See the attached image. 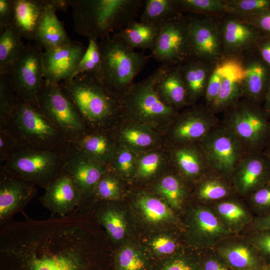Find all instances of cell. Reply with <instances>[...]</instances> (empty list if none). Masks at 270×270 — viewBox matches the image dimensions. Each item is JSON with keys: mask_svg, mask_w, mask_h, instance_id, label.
<instances>
[{"mask_svg": "<svg viewBox=\"0 0 270 270\" xmlns=\"http://www.w3.org/2000/svg\"><path fill=\"white\" fill-rule=\"evenodd\" d=\"M94 214L12 220L0 226V270H108L106 236Z\"/></svg>", "mask_w": 270, "mask_h": 270, "instance_id": "cell-1", "label": "cell"}, {"mask_svg": "<svg viewBox=\"0 0 270 270\" xmlns=\"http://www.w3.org/2000/svg\"><path fill=\"white\" fill-rule=\"evenodd\" d=\"M58 86L76 109L87 130H110L122 122L120 100L96 76L81 74Z\"/></svg>", "mask_w": 270, "mask_h": 270, "instance_id": "cell-2", "label": "cell"}, {"mask_svg": "<svg viewBox=\"0 0 270 270\" xmlns=\"http://www.w3.org/2000/svg\"><path fill=\"white\" fill-rule=\"evenodd\" d=\"M142 0H68L76 32L101 40L137 16Z\"/></svg>", "mask_w": 270, "mask_h": 270, "instance_id": "cell-3", "label": "cell"}, {"mask_svg": "<svg viewBox=\"0 0 270 270\" xmlns=\"http://www.w3.org/2000/svg\"><path fill=\"white\" fill-rule=\"evenodd\" d=\"M168 66L162 64L143 80L134 83L120 99L122 122L148 126L164 136L180 112L163 102L155 86Z\"/></svg>", "mask_w": 270, "mask_h": 270, "instance_id": "cell-4", "label": "cell"}, {"mask_svg": "<svg viewBox=\"0 0 270 270\" xmlns=\"http://www.w3.org/2000/svg\"><path fill=\"white\" fill-rule=\"evenodd\" d=\"M0 126L5 127L20 146L67 154L72 142L42 112L18 98L12 112Z\"/></svg>", "mask_w": 270, "mask_h": 270, "instance_id": "cell-5", "label": "cell"}, {"mask_svg": "<svg viewBox=\"0 0 270 270\" xmlns=\"http://www.w3.org/2000/svg\"><path fill=\"white\" fill-rule=\"evenodd\" d=\"M102 64L96 76L104 87L120 100L150 58L136 52L114 32L98 40Z\"/></svg>", "mask_w": 270, "mask_h": 270, "instance_id": "cell-6", "label": "cell"}, {"mask_svg": "<svg viewBox=\"0 0 270 270\" xmlns=\"http://www.w3.org/2000/svg\"><path fill=\"white\" fill-rule=\"evenodd\" d=\"M222 113L221 124L235 135L246 153L264 152L270 140V120L262 106L243 98Z\"/></svg>", "mask_w": 270, "mask_h": 270, "instance_id": "cell-7", "label": "cell"}, {"mask_svg": "<svg viewBox=\"0 0 270 270\" xmlns=\"http://www.w3.org/2000/svg\"><path fill=\"white\" fill-rule=\"evenodd\" d=\"M67 154L20 146L0 164L45 189L62 172Z\"/></svg>", "mask_w": 270, "mask_h": 270, "instance_id": "cell-8", "label": "cell"}, {"mask_svg": "<svg viewBox=\"0 0 270 270\" xmlns=\"http://www.w3.org/2000/svg\"><path fill=\"white\" fill-rule=\"evenodd\" d=\"M38 99L42 112L72 142L86 132L76 109L58 84L44 80Z\"/></svg>", "mask_w": 270, "mask_h": 270, "instance_id": "cell-9", "label": "cell"}, {"mask_svg": "<svg viewBox=\"0 0 270 270\" xmlns=\"http://www.w3.org/2000/svg\"><path fill=\"white\" fill-rule=\"evenodd\" d=\"M149 56L168 67L182 65L190 58L188 16L178 14L160 23Z\"/></svg>", "mask_w": 270, "mask_h": 270, "instance_id": "cell-10", "label": "cell"}, {"mask_svg": "<svg viewBox=\"0 0 270 270\" xmlns=\"http://www.w3.org/2000/svg\"><path fill=\"white\" fill-rule=\"evenodd\" d=\"M43 52L36 44L26 45L10 74L20 98L40 110L38 96L44 81Z\"/></svg>", "mask_w": 270, "mask_h": 270, "instance_id": "cell-11", "label": "cell"}, {"mask_svg": "<svg viewBox=\"0 0 270 270\" xmlns=\"http://www.w3.org/2000/svg\"><path fill=\"white\" fill-rule=\"evenodd\" d=\"M220 122L204 104L193 105L180 112L165 135L166 146L199 142Z\"/></svg>", "mask_w": 270, "mask_h": 270, "instance_id": "cell-12", "label": "cell"}, {"mask_svg": "<svg viewBox=\"0 0 270 270\" xmlns=\"http://www.w3.org/2000/svg\"><path fill=\"white\" fill-rule=\"evenodd\" d=\"M199 144L210 169L230 179L235 167L246 154L238 138L221 122Z\"/></svg>", "mask_w": 270, "mask_h": 270, "instance_id": "cell-13", "label": "cell"}, {"mask_svg": "<svg viewBox=\"0 0 270 270\" xmlns=\"http://www.w3.org/2000/svg\"><path fill=\"white\" fill-rule=\"evenodd\" d=\"M108 170V167L92 160L73 145L66 154L63 171L71 178L80 192L78 210L90 211L94 190Z\"/></svg>", "mask_w": 270, "mask_h": 270, "instance_id": "cell-14", "label": "cell"}, {"mask_svg": "<svg viewBox=\"0 0 270 270\" xmlns=\"http://www.w3.org/2000/svg\"><path fill=\"white\" fill-rule=\"evenodd\" d=\"M218 18L188 16L190 58L212 63L224 58Z\"/></svg>", "mask_w": 270, "mask_h": 270, "instance_id": "cell-15", "label": "cell"}, {"mask_svg": "<svg viewBox=\"0 0 270 270\" xmlns=\"http://www.w3.org/2000/svg\"><path fill=\"white\" fill-rule=\"evenodd\" d=\"M188 233L192 242L202 250L213 248L224 238L234 235L222 223L213 208L203 204L190 210Z\"/></svg>", "mask_w": 270, "mask_h": 270, "instance_id": "cell-16", "label": "cell"}, {"mask_svg": "<svg viewBox=\"0 0 270 270\" xmlns=\"http://www.w3.org/2000/svg\"><path fill=\"white\" fill-rule=\"evenodd\" d=\"M36 185L6 169L0 164V226L22 212L36 196Z\"/></svg>", "mask_w": 270, "mask_h": 270, "instance_id": "cell-17", "label": "cell"}, {"mask_svg": "<svg viewBox=\"0 0 270 270\" xmlns=\"http://www.w3.org/2000/svg\"><path fill=\"white\" fill-rule=\"evenodd\" d=\"M230 180L236 194L244 198L270 182V160L264 152L246 153L235 167Z\"/></svg>", "mask_w": 270, "mask_h": 270, "instance_id": "cell-18", "label": "cell"}, {"mask_svg": "<svg viewBox=\"0 0 270 270\" xmlns=\"http://www.w3.org/2000/svg\"><path fill=\"white\" fill-rule=\"evenodd\" d=\"M86 48L70 40L58 47L44 50V80L55 84L71 78Z\"/></svg>", "mask_w": 270, "mask_h": 270, "instance_id": "cell-19", "label": "cell"}, {"mask_svg": "<svg viewBox=\"0 0 270 270\" xmlns=\"http://www.w3.org/2000/svg\"><path fill=\"white\" fill-rule=\"evenodd\" d=\"M218 21L224 58L238 57L254 49L262 34L231 14L218 18Z\"/></svg>", "mask_w": 270, "mask_h": 270, "instance_id": "cell-20", "label": "cell"}, {"mask_svg": "<svg viewBox=\"0 0 270 270\" xmlns=\"http://www.w3.org/2000/svg\"><path fill=\"white\" fill-rule=\"evenodd\" d=\"M172 168L193 186L212 170L199 142L166 146Z\"/></svg>", "mask_w": 270, "mask_h": 270, "instance_id": "cell-21", "label": "cell"}, {"mask_svg": "<svg viewBox=\"0 0 270 270\" xmlns=\"http://www.w3.org/2000/svg\"><path fill=\"white\" fill-rule=\"evenodd\" d=\"M238 57L242 74L244 98L262 106L270 84V68L255 48Z\"/></svg>", "mask_w": 270, "mask_h": 270, "instance_id": "cell-22", "label": "cell"}, {"mask_svg": "<svg viewBox=\"0 0 270 270\" xmlns=\"http://www.w3.org/2000/svg\"><path fill=\"white\" fill-rule=\"evenodd\" d=\"M44 190L40 200L53 215L52 216H65L79 206L80 196L78 189L71 178L63 170Z\"/></svg>", "mask_w": 270, "mask_h": 270, "instance_id": "cell-23", "label": "cell"}, {"mask_svg": "<svg viewBox=\"0 0 270 270\" xmlns=\"http://www.w3.org/2000/svg\"><path fill=\"white\" fill-rule=\"evenodd\" d=\"M234 234L213 248L234 270L265 269L267 264L256 250L243 236Z\"/></svg>", "mask_w": 270, "mask_h": 270, "instance_id": "cell-24", "label": "cell"}, {"mask_svg": "<svg viewBox=\"0 0 270 270\" xmlns=\"http://www.w3.org/2000/svg\"><path fill=\"white\" fill-rule=\"evenodd\" d=\"M112 130L118 144L138 154L166 146L163 134L144 124L122 122Z\"/></svg>", "mask_w": 270, "mask_h": 270, "instance_id": "cell-25", "label": "cell"}, {"mask_svg": "<svg viewBox=\"0 0 270 270\" xmlns=\"http://www.w3.org/2000/svg\"><path fill=\"white\" fill-rule=\"evenodd\" d=\"M56 0H14L13 26L22 38L34 42L36 32L47 9Z\"/></svg>", "mask_w": 270, "mask_h": 270, "instance_id": "cell-26", "label": "cell"}, {"mask_svg": "<svg viewBox=\"0 0 270 270\" xmlns=\"http://www.w3.org/2000/svg\"><path fill=\"white\" fill-rule=\"evenodd\" d=\"M225 58L226 74L216 99L209 106L210 110L216 114L223 112L244 98L242 74L238 57Z\"/></svg>", "mask_w": 270, "mask_h": 270, "instance_id": "cell-27", "label": "cell"}, {"mask_svg": "<svg viewBox=\"0 0 270 270\" xmlns=\"http://www.w3.org/2000/svg\"><path fill=\"white\" fill-rule=\"evenodd\" d=\"M72 144L90 158L107 167L118 145L112 130H87Z\"/></svg>", "mask_w": 270, "mask_h": 270, "instance_id": "cell-28", "label": "cell"}, {"mask_svg": "<svg viewBox=\"0 0 270 270\" xmlns=\"http://www.w3.org/2000/svg\"><path fill=\"white\" fill-rule=\"evenodd\" d=\"M68 6V0H56L47 9L38 28L34 44L45 50L60 46L71 40L56 15V11H65Z\"/></svg>", "mask_w": 270, "mask_h": 270, "instance_id": "cell-29", "label": "cell"}, {"mask_svg": "<svg viewBox=\"0 0 270 270\" xmlns=\"http://www.w3.org/2000/svg\"><path fill=\"white\" fill-rule=\"evenodd\" d=\"M216 64L190 58L180 65L190 106L195 105L198 100L204 97Z\"/></svg>", "mask_w": 270, "mask_h": 270, "instance_id": "cell-30", "label": "cell"}, {"mask_svg": "<svg viewBox=\"0 0 270 270\" xmlns=\"http://www.w3.org/2000/svg\"><path fill=\"white\" fill-rule=\"evenodd\" d=\"M242 199L234 196L209 204L222 223L234 234L242 232L254 216Z\"/></svg>", "mask_w": 270, "mask_h": 270, "instance_id": "cell-31", "label": "cell"}, {"mask_svg": "<svg viewBox=\"0 0 270 270\" xmlns=\"http://www.w3.org/2000/svg\"><path fill=\"white\" fill-rule=\"evenodd\" d=\"M155 90L163 102L179 112L190 106L180 66L168 67L156 82Z\"/></svg>", "mask_w": 270, "mask_h": 270, "instance_id": "cell-32", "label": "cell"}, {"mask_svg": "<svg viewBox=\"0 0 270 270\" xmlns=\"http://www.w3.org/2000/svg\"><path fill=\"white\" fill-rule=\"evenodd\" d=\"M192 186L194 196L208 205L236 196L230 179L212 170Z\"/></svg>", "mask_w": 270, "mask_h": 270, "instance_id": "cell-33", "label": "cell"}, {"mask_svg": "<svg viewBox=\"0 0 270 270\" xmlns=\"http://www.w3.org/2000/svg\"><path fill=\"white\" fill-rule=\"evenodd\" d=\"M113 202L98 201L94 204L92 208L96 220L104 228L108 238L112 242H117L126 236L127 228L122 212Z\"/></svg>", "mask_w": 270, "mask_h": 270, "instance_id": "cell-34", "label": "cell"}, {"mask_svg": "<svg viewBox=\"0 0 270 270\" xmlns=\"http://www.w3.org/2000/svg\"><path fill=\"white\" fill-rule=\"evenodd\" d=\"M160 23L133 20L116 32L118 36L132 48L153 50L158 36Z\"/></svg>", "mask_w": 270, "mask_h": 270, "instance_id": "cell-35", "label": "cell"}, {"mask_svg": "<svg viewBox=\"0 0 270 270\" xmlns=\"http://www.w3.org/2000/svg\"><path fill=\"white\" fill-rule=\"evenodd\" d=\"M189 185L172 169L158 180L155 190L172 210H178L189 196Z\"/></svg>", "mask_w": 270, "mask_h": 270, "instance_id": "cell-36", "label": "cell"}, {"mask_svg": "<svg viewBox=\"0 0 270 270\" xmlns=\"http://www.w3.org/2000/svg\"><path fill=\"white\" fill-rule=\"evenodd\" d=\"M0 32V76L8 75L26 45L14 26Z\"/></svg>", "mask_w": 270, "mask_h": 270, "instance_id": "cell-37", "label": "cell"}, {"mask_svg": "<svg viewBox=\"0 0 270 270\" xmlns=\"http://www.w3.org/2000/svg\"><path fill=\"white\" fill-rule=\"evenodd\" d=\"M170 167L168 151L166 146L138 154L134 176L142 180L150 179L162 170Z\"/></svg>", "mask_w": 270, "mask_h": 270, "instance_id": "cell-38", "label": "cell"}, {"mask_svg": "<svg viewBox=\"0 0 270 270\" xmlns=\"http://www.w3.org/2000/svg\"><path fill=\"white\" fill-rule=\"evenodd\" d=\"M136 204L146 221L152 224L174 222L173 210L165 202L152 195L144 194L136 199Z\"/></svg>", "mask_w": 270, "mask_h": 270, "instance_id": "cell-39", "label": "cell"}, {"mask_svg": "<svg viewBox=\"0 0 270 270\" xmlns=\"http://www.w3.org/2000/svg\"><path fill=\"white\" fill-rule=\"evenodd\" d=\"M180 13L219 18L228 14L225 0H176Z\"/></svg>", "mask_w": 270, "mask_h": 270, "instance_id": "cell-40", "label": "cell"}, {"mask_svg": "<svg viewBox=\"0 0 270 270\" xmlns=\"http://www.w3.org/2000/svg\"><path fill=\"white\" fill-rule=\"evenodd\" d=\"M140 21L160 24L164 20L180 13L176 0H145Z\"/></svg>", "mask_w": 270, "mask_h": 270, "instance_id": "cell-41", "label": "cell"}, {"mask_svg": "<svg viewBox=\"0 0 270 270\" xmlns=\"http://www.w3.org/2000/svg\"><path fill=\"white\" fill-rule=\"evenodd\" d=\"M122 192V187L118 176L108 168L94 190L92 206L94 202L98 201L118 200L120 198Z\"/></svg>", "mask_w": 270, "mask_h": 270, "instance_id": "cell-42", "label": "cell"}, {"mask_svg": "<svg viewBox=\"0 0 270 270\" xmlns=\"http://www.w3.org/2000/svg\"><path fill=\"white\" fill-rule=\"evenodd\" d=\"M138 153L118 144L108 168L118 176L128 178L134 176Z\"/></svg>", "mask_w": 270, "mask_h": 270, "instance_id": "cell-43", "label": "cell"}, {"mask_svg": "<svg viewBox=\"0 0 270 270\" xmlns=\"http://www.w3.org/2000/svg\"><path fill=\"white\" fill-rule=\"evenodd\" d=\"M88 41L85 52L71 78L81 74H88L97 76L100 72L102 56L98 40L88 39Z\"/></svg>", "mask_w": 270, "mask_h": 270, "instance_id": "cell-44", "label": "cell"}, {"mask_svg": "<svg viewBox=\"0 0 270 270\" xmlns=\"http://www.w3.org/2000/svg\"><path fill=\"white\" fill-rule=\"evenodd\" d=\"M18 98L10 75L0 76V124L6 121Z\"/></svg>", "mask_w": 270, "mask_h": 270, "instance_id": "cell-45", "label": "cell"}, {"mask_svg": "<svg viewBox=\"0 0 270 270\" xmlns=\"http://www.w3.org/2000/svg\"><path fill=\"white\" fill-rule=\"evenodd\" d=\"M228 13L242 18L270 8V0H225Z\"/></svg>", "mask_w": 270, "mask_h": 270, "instance_id": "cell-46", "label": "cell"}, {"mask_svg": "<svg viewBox=\"0 0 270 270\" xmlns=\"http://www.w3.org/2000/svg\"><path fill=\"white\" fill-rule=\"evenodd\" d=\"M116 270H146V262L142 254L131 246L120 249L114 260Z\"/></svg>", "mask_w": 270, "mask_h": 270, "instance_id": "cell-47", "label": "cell"}, {"mask_svg": "<svg viewBox=\"0 0 270 270\" xmlns=\"http://www.w3.org/2000/svg\"><path fill=\"white\" fill-rule=\"evenodd\" d=\"M244 199L254 216L270 214V182L252 193Z\"/></svg>", "mask_w": 270, "mask_h": 270, "instance_id": "cell-48", "label": "cell"}, {"mask_svg": "<svg viewBox=\"0 0 270 270\" xmlns=\"http://www.w3.org/2000/svg\"><path fill=\"white\" fill-rule=\"evenodd\" d=\"M226 68V60L224 58L216 62L207 84L204 96V104L209 107L216 99L220 89Z\"/></svg>", "mask_w": 270, "mask_h": 270, "instance_id": "cell-49", "label": "cell"}, {"mask_svg": "<svg viewBox=\"0 0 270 270\" xmlns=\"http://www.w3.org/2000/svg\"><path fill=\"white\" fill-rule=\"evenodd\" d=\"M162 270H202L200 254H176L166 262Z\"/></svg>", "mask_w": 270, "mask_h": 270, "instance_id": "cell-50", "label": "cell"}, {"mask_svg": "<svg viewBox=\"0 0 270 270\" xmlns=\"http://www.w3.org/2000/svg\"><path fill=\"white\" fill-rule=\"evenodd\" d=\"M244 236L256 250L266 264H270V230L247 234Z\"/></svg>", "mask_w": 270, "mask_h": 270, "instance_id": "cell-51", "label": "cell"}, {"mask_svg": "<svg viewBox=\"0 0 270 270\" xmlns=\"http://www.w3.org/2000/svg\"><path fill=\"white\" fill-rule=\"evenodd\" d=\"M202 250L200 252L202 270H234L214 248Z\"/></svg>", "mask_w": 270, "mask_h": 270, "instance_id": "cell-52", "label": "cell"}, {"mask_svg": "<svg viewBox=\"0 0 270 270\" xmlns=\"http://www.w3.org/2000/svg\"><path fill=\"white\" fill-rule=\"evenodd\" d=\"M20 146L12 134L5 127L0 126V164Z\"/></svg>", "mask_w": 270, "mask_h": 270, "instance_id": "cell-53", "label": "cell"}, {"mask_svg": "<svg viewBox=\"0 0 270 270\" xmlns=\"http://www.w3.org/2000/svg\"><path fill=\"white\" fill-rule=\"evenodd\" d=\"M152 250L158 254L164 256L174 254L178 250V244L172 238L161 236L154 238L151 243Z\"/></svg>", "mask_w": 270, "mask_h": 270, "instance_id": "cell-54", "label": "cell"}, {"mask_svg": "<svg viewBox=\"0 0 270 270\" xmlns=\"http://www.w3.org/2000/svg\"><path fill=\"white\" fill-rule=\"evenodd\" d=\"M240 18L254 26L262 34L270 35V8L256 15Z\"/></svg>", "mask_w": 270, "mask_h": 270, "instance_id": "cell-55", "label": "cell"}, {"mask_svg": "<svg viewBox=\"0 0 270 270\" xmlns=\"http://www.w3.org/2000/svg\"><path fill=\"white\" fill-rule=\"evenodd\" d=\"M14 18V0H0V31L13 26Z\"/></svg>", "mask_w": 270, "mask_h": 270, "instance_id": "cell-56", "label": "cell"}, {"mask_svg": "<svg viewBox=\"0 0 270 270\" xmlns=\"http://www.w3.org/2000/svg\"><path fill=\"white\" fill-rule=\"evenodd\" d=\"M270 230V214L254 216L252 222L242 231L245 234L256 232Z\"/></svg>", "mask_w": 270, "mask_h": 270, "instance_id": "cell-57", "label": "cell"}, {"mask_svg": "<svg viewBox=\"0 0 270 270\" xmlns=\"http://www.w3.org/2000/svg\"><path fill=\"white\" fill-rule=\"evenodd\" d=\"M254 48L264 62L270 68V35L262 34Z\"/></svg>", "mask_w": 270, "mask_h": 270, "instance_id": "cell-58", "label": "cell"}, {"mask_svg": "<svg viewBox=\"0 0 270 270\" xmlns=\"http://www.w3.org/2000/svg\"><path fill=\"white\" fill-rule=\"evenodd\" d=\"M262 108L266 116L270 120V84L266 92Z\"/></svg>", "mask_w": 270, "mask_h": 270, "instance_id": "cell-59", "label": "cell"}, {"mask_svg": "<svg viewBox=\"0 0 270 270\" xmlns=\"http://www.w3.org/2000/svg\"><path fill=\"white\" fill-rule=\"evenodd\" d=\"M264 152L266 155V156L268 157L270 160V140L268 143L267 146H266V148L264 150Z\"/></svg>", "mask_w": 270, "mask_h": 270, "instance_id": "cell-60", "label": "cell"}, {"mask_svg": "<svg viewBox=\"0 0 270 270\" xmlns=\"http://www.w3.org/2000/svg\"><path fill=\"white\" fill-rule=\"evenodd\" d=\"M267 270V269L266 268H265V269H252V270Z\"/></svg>", "mask_w": 270, "mask_h": 270, "instance_id": "cell-61", "label": "cell"}, {"mask_svg": "<svg viewBox=\"0 0 270 270\" xmlns=\"http://www.w3.org/2000/svg\"><path fill=\"white\" fill-rule=\"evenodd\" d=\"M267 270H270V264L267 265Z\"/></svg>", "mask_w": 270, "mask_h": 270, "instance_id": "cell-62", "label": "cell"}]
</instances>
